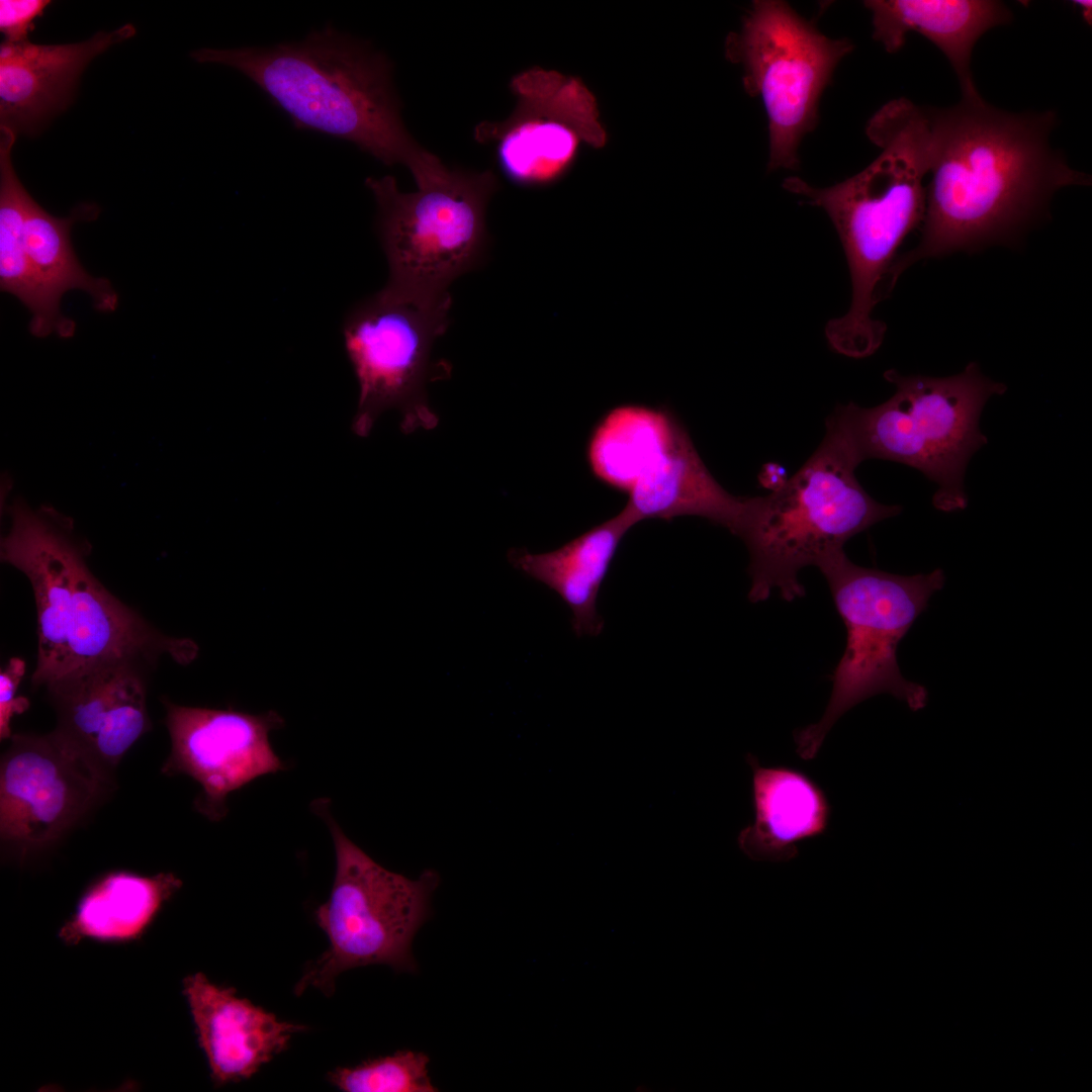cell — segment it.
I'll return each mask as SVG.
<instances>
[{"label": "cell", "instance_id": "6da1fadb", "mask_svg": "<svg viewBox=\"0 0 1092 1092\" xmlns=\"http://www.w3.org/2000/svg\"><path fill=\"white\" fill-rule=\"evenodd\" d=\"M926 112L930 181L921 237L893 263L889 292L917 261L1015 244L1049 215L1058 190L1091 182L1052 147L1053 110L1009 112L982 98Z\"/></svg>", "mask_w": 1092, "mask_h": 1092}, {"label": "cell", "instance_id": "7a4b0ae2", "mask_svg": "<svg viewBox=\"0 0 1092 1092\" xmlns=\"http://www.w3.org/2000/svg\"><path fill=\"white\" fill-rule=\"evenodd\" d=\"M866 133L880 154L857 174L827 187L797 176L782 184L805 204L824 210L838 234L851 300L845 314L827 323L825 334L836 352L853 358L872 355L884 340L886 326L873 311L888 294L898 248L922 223L923 180L930 164L927 112L909 99L885 103L869 119Z\"/></svg>", "mask_w": 1092, "mask_h": 1092}, {"label": "cell", "instance_id": "3957f363", "mask_svg": "<svg viewBox=\"0 0 1092 1092\" xmlns=\"http://www.w3.org/2000/svg\"><path fill=\"white\" fill-rule=\"evenodd\" d=\"M190 56L243 73L297 128L349 141L387 166L404 165L417 185L449 170L406 130L387 57L331 25L297 42L203 48Z\"/></svg>", "mask_w": 1092, "mask_h": 1092}, {"label": "cell", "instance_id": "277c9868", "mask_svg": "<svg viewBox=\"0 0 1092 1092\" xmlns=\"http://www.w3.org/2000/svg\"><path fill=\"white\" fill-rule=\"evenodd\" d=\"M1 560L26 575L36 607L37 655L32 682L50 688L99 665L169 653L190 662L197 646L168 638L113 597L86 563L89 548L56 509L8 506Z\"/></svg>", "mask_w": 1092, "mask_h": 1092}, {"label": "cell", "instance_id": "5b68a950", "mask_svg": "<svg viewBox=\"0 0 1092 1092\" xmlns=\"http://www.w3.org/2000/svg\"><path fill=\"white\" fill-rule=\"evenodd\" d=\"M860 464L848 440L830 420L817 449L776 490L746 497L734 535L749 553L748 600L772 590L792 602L805 595L801 569L817 568L873 525L900 514V506L874 499L855 477Z\"/></svg>", "mask_w": 1092, "mask_h": 1092}, {"label": "cell", "instance_id": "8992f818", "mask_svg": "<svg viewBox=\"0 0 1092 1092\" xmlns=\"http://www.w3.org/2000/svg\"><path fill=\"white\" fill-rule=\"evenodd\" d=\"M884 377L896 387L888 400L874 407L838 404L828 419L842 431L860 463L882 459L915 468L937 485L935 509H966V469L988 441L980 417L988 399L1003 394L1006 385L985 376L975 362L947 377L896 370Z\"/></svg>", "mask_w": 1092, "mask_h": 1092}, {"label": "cell", "instance_id": "52a82bcc", "mask_svg": "<svg viewBox=\"0 0 1092 1092\" xmlns=\"http://www.w3.org/2000/svg\"><path fill=\"white\" fill-rule=\"evenodd\" d=\"M818 569L845 626L846 644L833 671L832 691L822 717L794 733L796 752L804 760L817 755L842 715L873 696L892 695L912 711L926 706V688L902 675L897 648L945 581L940 568L929 573L895 574L857 565L844 551Z\"/></svg>", "mask_w": 1092, "mask_h": 1092}, {"label": "cell", "instance_id": "ba28073f", "mask_svg": "<svg viewBox=\"0 0 1092 1092\" xmlns=\"http://www.w3.org/2000/svg\"><path fill=\"white\" fill-rule=\"evenodd\" d=\"M312 808L330 828L336 873L328 901L314 911L329 948L306 968L295 993L312 987L329 996L339 975L359 967L386 965L414 973L413 941L431 916L438 873L429 869L410 879L385 869L344 833L328 800L314 801Z\"/></svg>", "mask_w": 1092, "mask_h": 1092}, {"label": "cell", "instance_id": "9c48e42d", "mask_svg": "<svg viewBox=\"0 0 1092 1092\" xmlns=\"http://www.w3.org/2000/svg\"><path fill=\"white\" fill-rule=\"evenodd\" d=\"M365 184L378 209L389 271L385 289L449 295L456 279L482 264L489 243L486 207L498 189L491 171L449 170L414 192H401L392 176L369 177Z\"/></svg>", "mask_w": 1092, "mask_h": 1092}, {"label": "cell", "instance_id": "30bf717a", "mask_svg": "<svg viewBox=\"0 0 1092 1092\" xmlns=\"http://www.w3.org/2000/svg\"><path fill=\"white\" fill-rule=\"evenodd\" d=\"M781 0H756L727 55L742 67L746 92L762 100L768 126L769 171L797 170L799 146L819 121L821 96L839 63L853 51Z\"/></svg>", "mask_w": 1092, "mask_h": 1092}, {"label": "cell", "instance_id": "8fae6325", "mask_svg": "<svg viewBox=\"0 0 1092 1092\" xmlns=\"http://www.w3.org/2000/svg\"><path fill=\"white\" fill-rule=\"evenodd\" d=\"M451 305V294L413 295L383 287L347 314L343 337L359 384L352 425L358 436H368L391 408L400 413L405 434L437 426L427 387L436 378L432 350L449 327Z\"/></svg>", "mask_w": 1092, "mask_h": 1092}, {"label": "cell", "instance_id": "7c38bea8", "mask_svg": "<svg viewBox=\"0 0 1092 1092\" xmlns=\"http://www.w3.org/2000/svg\"><path fill=\"white\" fill-rule=\"evenodd\" d=\"M10 739L0 765V836L27 854L73 827L104 795L110 775L58 730Z\"/></svg>", "mask_w": 1092, "mask_h": 1092}, {"label": "cell", "instance_id": "4fadbf2b", "mask_svg": "<svg viewBox=\"0 0 1092 1092\" xmlns=\"http://www.w3.org/2000/svg\"><path fill=\"white\" fill-rule=\"evenodd\" d=\"M165 706L172 748L162 771L187 775L200 785L195 806L208 819L225 816L231 793L262 776L286 769L269 741L270 732L284 724L278 713L251 714L170 702Z\"/></svg>", "mask_w": 1092, "mask_h": 1092}, {"label": "cell", "instance_id": "5bb4252c", "mask_svg": "<svg viewBox=\"0 0 1092 1092\" xmlns=\"http://www.w3.org/2000/svg\"><path fill=\"white\" fill-rule=\"evenodd\" d=\"M133 663L99 665L48 688L56 730L109 775L151 728L146 685Z\"/></svg>", "mask_w": 1092, "mask_h": 1092}, {"label": "cell", "instance_id": "9a60e30c", "mask_svg": "<svg viewBox=\"0 0 1092 1092\" xmlns=\"http://www.w3.org/2000/svg\"><path fill=\"white\" fill-rule=\"evenodd\" d=\"M135 34L132 24L99 31L75 43L3 41L0 47V127L16 135L34 134L67 109L88 64L110 47Z\"/></svg>", "mask_w": 1092, "mask_h": 1092}, {"label": "cell", "instance_id": "2e32d148", "mask_svg": "<svg viewBox=\"0 0 1092 1092\" xmlns=\"http://www.w3.org/2000/svg\"><path fill=\"white\" fill-rule=\"evenodd\" d=\"M183 993L216 1086L249 1079L306 1028L279 1020L202 973L184 979Z\"/></svg>", "mask_w": 1092, "mask_h": 1092}, {"label": "cell", "instance_id": "e0dca14e", "mask_svg": "<svg viewBox=\"0 0 1092 1092\" xmlns=\"http://www.w3.org/2000/svg\"><path fill=\"white\" fill-rule=\"evenodd\" d=\"M627 494L625 509L637 523L696 516L732 534L746 500L725 490L714 478L681 423L645 459Z\"/></svg>", "mask_w": 1092, "mask_h": 1092}, {"label": "cell", "instance_id": "ac0fdd59", "mask_svg": "<svg viewBox=\"0 0 1092 1092\" xmlns=\"http://www.w3.org/2000/svg\"><path fill=\"white\" fill-rule=\"evenodd\" d=\"M873 37L890 54L905 44L908 32H918L946 57L964 100L982 99L971 71L972 53L988 30L1007 24L1010 9L994 0H869Z\"/></svg>", "mask_w": 1092, "mask_h": 1092}, {"label": "cell", "instance_id": "d6986e66", "mask_svg": "<svg viewBox=\"0 0 1092 1092\" xmlns=\"http://www.w3.org/2000/svg\"><path fill=\"white\" fill-rule=\"evenodd\" d=\"M751 803L754 819L738 834L740 850L755 861L784 862L799 854L798 845L826 832L831 806L824 790L804 771L786 765H761L751 753Z\"/></svg>", "mask_w": 1092, "mask_h": 1092}, {"label": "cell", "instance_id": "ffe728a7", "mask_svg": "<svg viewBox=\"0 0 1092 1092\" xmlns=\"http://www.w3.org/2000/svg\"><path fill=\"white\" fill-rule=\"evenodd\" d=\"M637 522L624 508L617 516L595 526L560 548L531 553L511 549L510 563L560 596L572 614L577 636H596L604 621L597 609L601 585L626 533Z\"/></svg>", "mask_w": 1092, "mask_h": 1092}, {"label": "cell", "instance_id": "44dd1931", "mask_svg": "<svg viewBox=\"0 0 1092 1092\" xmlns=\"http://www.w3.org/2000/svg\"><path fill=\"white\" fill-rule=\"evenodd\" d=\"M181 886L182 881L172 873L155 876L108 873L87 888L59 936L69 945L85 939L135 940Z\"/></svg>", "mask_w": 1092, "mask_h": 1092}, {"label": "cell", "instance_id": "7402d4cb", "mask_svg": "<svg viewBox=\"0 0 1092 1092\" xmlns=\"http://www.w3.org/2000/svg\"><path fill=\"white\" fill-rule=\"evenodd\" d=\"M16 134L0 127V290L15 296L31 313L29 333L46 338L55 333L62 339L75 335L76 323L66 317L61 303L53 298L28 256L24 239V211L29 195L12 163Z\"/></svg>", "mask_w": 1092, "mask_h": 1092}, {"label": "cell", "instance_id": "603a6c76", "mask_svg": "<svg viewBox=\"0 0 1092 1092\" xmlns=\"http://www.w3.org/2000/svg\"><path fill=\"white\" fill-rule=\"evenodd\" d=\"M475 138L479 142L495 143L497 162L505 176L527 187L559 180L572 166L579 144L572 126L522 100L505 121L479 124Z\"/></svg>", "mask_w": 1092, "mask_h": 1092}, {"label": "cell", "instance_id": "cb8c5ba5", "mask_svg": "<svg viewBox=\"0 0 1092 1092\" xmlns=\"http://www.w3.org/2000/svg\"><path fill=\"white\" fill-rule=\"evenodd\" d=\"M99 207L92 203L76 206L71 214L58 217L49 213L29 194L25 202L24 239L28 256L39 279L55 300L67 291L82 290L96 310L114 311L118 293L106 278L91 276L78 260L71 242V228L81 220H94Z\"/></svg>", "mask_w": 1092, "mask_h": 1092}, {"label": "cell", "instance_id": "d4e9b609", "mask_svg": "<svg viewBox=\"0 0 1092 1092\" xmlns=\"http://www.w3.org/2000/svg\"><path fill=\"white\" fill-rule=\"evenodd\" d=\"M677 421L665 407L625 404L609 411L587 443L586 457L593 474L606 485L627 493L645 458Z\"/></svg>", "mask_w": 1092, "mask_h": 1092}, {"label": "cell", "instance_id": "484cf974", "mask_svg": "<svg viewBox=\"0 0 1092 1092\" xmlns=\"http://www.w3.org/2000/svg\"><path fill=\"white\" fill-rule=\"evenodd\" d=\"M429 1063L425 1053L397 1051L337 1068L329 1073V1081L345 1092H435L438 1088L429 1076Z\"/></svg>", "mask_w": 1092, "mask_h": 1092}, {"label": "cell", "instance_id": "4316f807", "mask_svg": "<svg viewBox=\"0 0 1092 1092\" xmlns=\"http://www.w3.org/2000/svg\"><path fill=\"white\" fill-rule=\"evenodd\" d=\"M51 3L48 0H1L0 31L4 34L5 41L28 40V33L34 28V20L43 14Z\"/></svg>", "mask_w": 1092, "mask_h": 1092}, {"label": "cell", "instance_id": "83f0119b", "mask_svg": "<svg viewBox=\"0 0 1092 1092\" xmlns=\"http://www.w3.org/2000/svg\"><path fill=\"white\" fill-rule=\"evenodd\" d=\"M25 672V662L18 658H10L4 669L0 672V737L10 738V722L13 716L24 712L29 702L25 698H17L18 686Z\"/></svg>", "mask_w": 1092, "mask_h": 1092}, {"label": "cell", "instance_id": "f1b7e54d", "mask_svg": "<svg viewBox=\"0 0 1092 1092\" xmlns=\"http://www.w3.org/2000/svg\"><path fill=\"white\" fill-rule=\"evenodd\" d=\"M788 479L783 467L768 463L761 469L759 474V481L762 486L776 490Z\"/></svg>", "mask_w": 1092, "mask_h": 1092}, {"label": "cell", "instance_id": "f546056e", "mask_svg": "<svg viewBox=\"0 0 1092 1092\" xmlns=\"http://www.w3.org/2000/svg\"><path fill=\"white\" fill-rule=\"evenodd\" d=\"M1073 3H1075V5L1079 7V10L1082 13L1084 19L1087 22L1088 21L1090 22V20H1091V6H1092L1091 1L1079 0V1H1074Z\"/></svg>", "mask_w": 1092, "mask_h": 1092}]
</instances>
